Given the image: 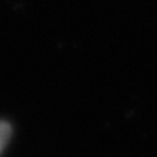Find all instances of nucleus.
Masks as SVG:
<instances>
[{"mask_svg":"<svg viewBox=\"0 0 157 157\" xmlns=\"http://www.w3.org/2000/svg\"><path fill=\"white\" fill-rule=\"evenodd\" d=\"M9 136H11V128H9V124L0 122V152H2V148H4L6 143L9 141Z\"/></svg>","mask_w":157,"mask_h":157,"instance_id":"1","label":"nucleus"}]
</instances>
